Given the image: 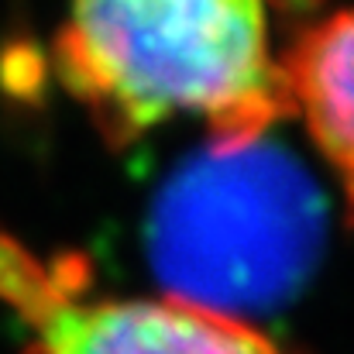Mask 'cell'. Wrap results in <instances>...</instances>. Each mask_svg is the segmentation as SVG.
I'll use <instances>...</instances> for the list:
<instances>
[{
    "label": "cell",
    "instance_id": "6da1fadb",
    "mask_svg": "<svg viewBox=\"0 0 354 354\" xmlns=\"http://www.w3.org/2000/svg\"><path fill=\"white\" fill-rule=\"evenodd\" d=\"M55 69L114 145L172 118L241 145L289 114L268 0H73Z\"/></svg>",
    "mask_w": 354,
    "mask_h": 354
},
{
    "label": "cell",
    "instance_id": "7a4b0ae2",
    "mask_svg": "<svg viewBox=\"0 0 354 354\" xmlns=\"http://www.w3.org/2000/svg\"><path fill=\"white\" fill-rule=\"evenodd\" d=\"M324 237L313 183L265 138L193 158L158 196L151 261L169 296L237 317L286 299Z\"/></svg>",
    "mask_w": 354,
    "mask_h": 354
},
{
    "label": "cell",
    "instance_id": "3957f363",
    "mask_svg": "<svg viewBox=\"0 0 354 354\" xmlns=\"http://www.w3.org/2000/svg\"><path fill=\"white\" fill-rule=\"evenodd\" d=\"M69 265H41L0 234V296L31 327L24 354H282L248 320L176 296L83 299Z\"/></svg>",
    "mask_w": 354,
    "mask_h": 354
},
{
    "label": "cell",
    "instance_id": "277c9868",
    "mask_svg": "<svg viewBox=\"0 0 354 354\" xmlns=\"http://www.w3.org/2000/svg\"><path fill=\"white\" fill-rule=\"evenodd\" d=\"M289 114H299L354 207V10L313 24L279 59Z\"/></svg>",
    "mask_w": 354,
    "mask_h": 354
},
{
    "label": "cell",
    "instance_id": "5b68a950",
    "mask_svg": "<svg viewBox=\"0 0 354 354\" xmlns=\"http://www.w3.org/2000/svg\"><path fill=\"white\" fill-rule=\"evenodd\" d=\"M272 7H279V10H306V7H313L317 0H268Z\"/></svg>",
    "mask_w": 354,
    "mask_h": 354
}]
</instances>
